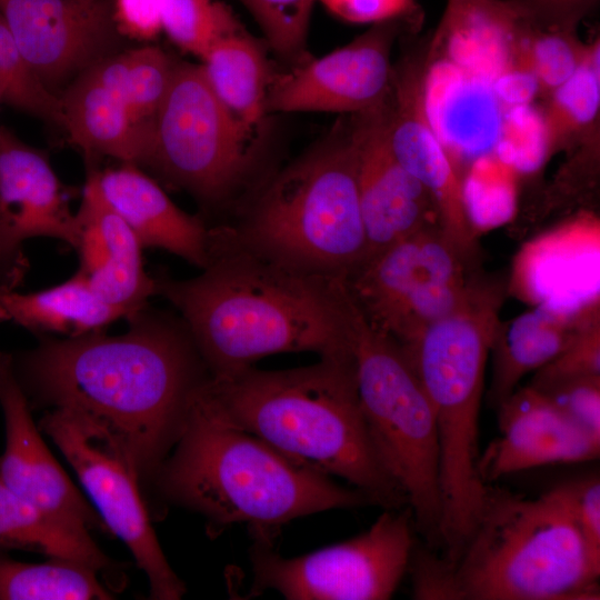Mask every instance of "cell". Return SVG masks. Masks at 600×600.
Returning a JSON list of instances; mask_svg holds the SVG:
<instances>
[{
  "mask_svg": "<svg viewBox=\"0 0 600 600\" xmlns=\"http://www.w3.org/2000/svg\"><path fill=\"white\" fill-rule=\"evenodd\" d=\"M121 334L44 339L13 366L29 402L82 410L127 442L141 482L152 481L211 374L178 316L144 307Z\"/></svg>",
  "mask_w": 600,
  "mask_h": 600,
  "instance_id": "6da1fadb",
  "label": "cell"
},
{
  "mask_svg": "<svg viewBox=\"0 0 600 600\" xmlns=\"http://www.w3.org/2000/svg\"><path fill=\"white\" fill-rule=\"evenodd\" d=\"M189 279L153 277L189 330L209 372L231 376L287 352L319 357L351 351L338 280L303 273L237 243L210 227L208 261Z\"/></svg>",
  "mask_w": 600,
  "mask_h": 600,
  "instance_id": "7a4b0ae2",
  "label": "cell"
},
{
  "mask_svg": "<svg viewBox=\"0 0 600 600\" xmlns=\"http://www.w3.org/2000/svg\"><path fill=\"white\" fill-rule=\"evenodd\" d=\"M198 400L229 426L251 433L290 459L348 481L383 509L408 507L383 467L358 398L352 351L284 370L252 367L210 376Z\"/></svg>",
  "mask_w": 600,
  "mask_h": 600,
  "instance_id": "3957f363",
  "label": "cell"
},
{
  "mask_svg": "<svg viewBox=\"0 0 600 600\" xmlns=\"http://www.w3.org/2000/svg\"><path fill=\"white\" fill-rule=\"evenodd\" d=\"M413 598L424 600L599 599L593 551L552 487L527 497L486 484L482 502L453 562L413 548Z\"/></svg>",
  "mask_w": 600,
  "mask_h": 600,
  "instance_id": "277c9868",
  "label": "cell"
},
{
  "mask_svg": "<svg viewBox=\"0 0 600 600\" xmlns=\"http://www.w3.org/2000/svg\"><path fill=\"white\" fill-rule=\"evenodd\" d=\"M196 390L180 436L152 481L166 500L202 514L211 532L243 523L253 540L273 543L277 530L299 517L373 506L362 491L227 424Z\"/></svg>",
  "mask_w": 600,
  "mask_h": 600,
  "instance_id": "5b68a950",
  "label": "cell"
},
{
  "mask_svg": "<svg viewBox=\"0 0 600 600\" xmlns=\"http://www.w3.org/2000/svg\"><path fill=\"white\" fill-rule=\"evenodd\" d=\"M222 226L279 264L348 279L368 257L352 119L262 183L236 223Z\"/></svg>",
  "mask_w": 600,
  "mask_h": 600,
  "instance_id": "8992f818",
  "label": "cell"
},
{
  "mask_svg": "<svg viewBox=\"0 0 600 600\" xmlns=\"http://www.w3.org/2000/svg\"><path fill=\"white\" fill-rule=\"evenodd\" d=\"M501 289L482 282L469 300L402 346L431 403L439 443L440 556L454 561L481 507L479 413L484 369L499 326Z\"/></svg>",
  "mask_w": 600,
  "mask_h": 600,
  "instance_id": "52a82bcc",
  "label": "cell"
},
{
  "mask_svg": "<svg viewBox=\"0 0 600 600\" xmlns=\"http://www.w3.org/2000/svg\"><path fill=\"white\" fill-rule=\"evenodd\" d=\"M339 303L373 447L407 497L416 532L426 547L440 550L439 443L431 403L402 346L369 322L344 282Z\"/></svg>",
  "mask_w": 600,
  "mask_h": 600,
  "instance_id": "ba28073f",
  "label": "cell"
},
{
  "mask_svg": "<svg viewBox=\"0 0 600 600\" xmlns=\"http://www.w3.org/2000/svg\"><path fill=\"white\" fill-rule=\"evenodd\" d=\"M249 136L216 96L201 66L176 63L153 118L147 164L201 203L223 204L253 169Z\"/></svg>",
  "mask_w": 600,
  "mask_h": 600,
  "instance_id": "9c48e42d",
  "label": "cell"
},
{
  "mask_svg": "<svg viewBox=\"0 0 600 600\" xmlns=\"http://www.w3.org/2000/svg\"><path fill=\"white\" fill-rule=\"evenodd\" d=\"M39 429L68 460L109 532L132 553L147 576L149 598L181 599L186 586L169 564L151 526L138 466L124 439L104 421L69 407L44 413Z\"/></svg>",
  "mask_w": 600,
  "mask_h": 600,
  "instance_id": "30bf717a",
  "label": "cell"
},
{
  "mask_svg": "<svg viewBox=\"0 0 600 600\" xmlns=\"http://www.w3.org/2000/svg\"><path fill=\"white\" fill-rule=\"evenodd\" d=\"M409 507L383 509L359 536L286 558L272 543L250 548V596L274 590L288 600H387L407 573L416 544Z\"/></svg>",
  "mask_w": 600,
  "mask_h": 600,
  "instance_id": "8fae6325",
  "label": "cell"
},
{
  "mask_svg": "<svg viewBox=\"0 0 600 600\" xmlns=\"http://www.w3.org/2000/svg\"><path fill=\"white\" fill-rule=\"evenodd\" d=\"M0 21L52 92L119 52L112 0H0Z\"/></svg>",
  "mask_w": 600,
  "mask_h": 600,
  "instance_id": "7c38bea8",
  "label": "cell"
},
{
  "mask_svg": "<svg viewBox=\"0 0 600 600\" xmlns=\"http://www.w3.org/2000/svg\"><path fill=\"white\" fill-rule=\"evenodd\" d=\"M400 21L372 24L348 44L301 62L270 82L267 112L361 113L382 104L391 90L392 47Z\"/></svg>",
  "mask_w": 600,
  "mask_h": 600,
  "instance_id": "4fadbf2b",
  "label": "cell"
},
{
  "mask_svg": "<svg viewBox=\"0 0 600 600\" xmlns=\"http://www.w3.org/2000/svg\"><path fill=\"white\" fill-rule=\"evenodd\" d=\"M40 237L77 249V214L48 158L0 127V286L19 284L27 268L22 246Z\"/></svg>",
  "mask_w": 600,
  "mask_h": 600,
  "instance_id": "5bb4252c",
  "label": "cell"
},
{
  "mask_svg": "<svg viewBox=\"0 0 600 600\" xmlns=\"http://www.w3.org/2000/svg\"><path fill=\"white\" fill-rule=\"evenodd\" d=\"M423 52L393 66L386 101L387 138L400 164L432 196L444 233L460 248L474 250L461 177L427 116L423 96Z\"/></svg>",
  "mask_w": 600,
  "mask_h": 600,
  "instance_id": "9a60e30c",
  "label": "cell"
},
{
  "mask_svg": "<svg viewBox=\"0 0 600 600\" xmlns=\"http://www.w3.org/2000/svg\"><path fill=\"white\" fill-rule=\"evenodd\" d=\"M386 101L374 109L351 114L367 260L428 226L440 224L432 196L400 164L390 149Z\"/></svg>",
  "mask_w": 600,
  "mask_h": 600,
  "instance_id": "2e32d148",
  "label": "cell"
},
{
  "mask_svg": "<svg viewBox=\"0 0 600 600\" xmlns=\"http://www.w3.org/2000/svg\"><path fill=\"white\" fill-rule=\"evenodd\" d=\"M0 407L6 432L0 479L21 497L74 527L110 533L97 510L51 454L32 419L13 357L3 351H0Z\"/></svg>",
  "mask_w": 600,
  "mask_h": 600,
  "instance_id": "e0dca14e",
  "label": "cell"
},
{
  "mask_svg": "<svg viewBox=\"0 0 600 600\" xmlns=\"http://www.w3.org/2000/svg\"><path fill=\"white\" fill-rule=\"evenodd\" d=\"M497 409L499 434L477 462L478 476L484 484L531 468L599 458L600 439L531 386L514 390Z\"/></svg>",
  "mask_w": 600,
  "mask_h": 600,
  "instance_id": "ac0fdd59",
  "label": "cell"
},
{
  "mask_svg": "<svg viewBox=\"0 0 600 600\" xmlns=\"http://www.w3.org/2000/svg\"><path fill=\"white\" fill-rule=\"evenodd\" d=\"M471 256L440 224H432L370 257L346 283L369 322L383 331L417 292L469 277L466 264Z\"/></svg>",
  "mask_w": 600,
  "mask_h": 600,
  "instance_id": "d6986e66",
  "label": "cell"
},
{
  "mask_svg": "<svg viewBox=\"0 0 600 600\" xmlns=\"http://www.w3.org/2000/svg\"><path fill=\"white\" fill-rule=\"evenodd\" d=\"M60 98L63 129L87 156H108L122 163L147 164L153 120L138 122L131 114L121 52L82 72Z\"/></svg>",
  "mask_w": 600,
  "mask_h": 600,
  "instance_id": "ffe728a7",
  "label": "cell"
},
{
  "mask_svg": "<svg viewBox=\"0 0 600 600\" xmlns=\"http://www.w3.org/2000/svg\"><path fill=\"white\" fill-rule=\"evenodd\" d=\"M526 22L511 0H447L426 54L492 89L508 69L527 60Z\"/></svg>",
  "mask_w": 600,
  "mask_h": 600,
  "instance_id": "44dd1931",
  "label": "cell"
},
{
  "mask_svg": "<svg viewBox=\"0 0 600 600\" xmlns=\"http://www.w3.org/2000/svg\"><path fill=\"white\" fill-rule=\"evenodd\" d=\"M110 207L131 228L143 248H158L203 268L208 261L210 227L181 210L139 166L93 170Z\"/></svg>",
  "mask_w": 600,
  "mask_h": 600,
  "instance_id": "7402d4cb",
  "label": "cell"
},
{
  "mask_svg": "<svg viewBox=\"0 0 600 600\" xmlns=\"http://www.w3.org/2000/svg\"><path fill=\"white\" fill-rule=\"evenodd\" d=\"M594 321V314L582 310L541 306L506 326L499 323L490 347L493 370L488 401L491 406L497 409L514 392L522 377L553 360Z\"/></svg>",
  "mask_w": 600,
  "mask_h": 600,
  "instance_id": "603a6c76",
  "label": "cell"
},
{
  "mask_svg": "<svg viewBox=\"0 0 600 600\" xmlns=\"http://www.w3.org/2000/svg\"><path fill=\"white\" fill-rule=\"evenodd\" d=\"M78 217L99 232L106 249V262L86 276L94 293L106 303L133 316L154 296V280L142 263L143 249L126 221L103 198L93 171L82 191Z\"/></svg>",
  "mask_w": 600,
  "mask_h": 600,
  "instance_id": "cb8c5ba5",
  "label": "cell"
},
{
  "mask_svg": "<svg viewBox=\"0 0 600 600\" xmlns=\"http://www.w3.org/2000/svg\"><path fill=\"white\" fill-rule=\"evenodd\" d=\"M127 314L102 301L78 270L60 284L30 293L0 286V322L67 338L102 331Z\"/></svg>",
  "mask_w": 600,
  "mask_h": 600,
  "instance_id": "d4e9b609",
  "label": "cell"
},
{
  "mask_svg": "<svg viewBox=\"0 0 600 600\" xmlns=\"http://www.w3.org/2000/svg\"><path fill=\"white\" fill-rule=\"evenodd\" d=\"M201 59L203 74L216 96L251 133L267 113L271 82L261 47L238 29L219 38Z\"/></svg>",
  "mask_w": 600,
  "mask_h": 600,
  "instance_id": "484cf974",
  "label": "cell"
},
{
  "mask_svg": "<svg viewBox=\"0 0 600 600\" xmlns=\"http://www.w3.org/2000/svg\"><path fill=\"white\" fill-rule=\"evenodd\" d=\"M0 547L70 558L98 572L112 562L96 544L90 531L74 527L39 508L0 479Z\"/></svg>",
  "mask_w": 600,
  "mask_h": 600,
  "instance_id": "4316f807",
  "label": "cell"
},
{
  "mask_svg": "<svg viewBox=\"0 0 600 600\" xmlns=\"http://www.w3.org/2000/svg\"><path fill=\"white\" fill-rule=\"evenodd\" d=\"M543 121L547 160L568 151L600 123V40L588 44L579 69L538 106Z\"/></svg>",
  "mask_w": 600,
  "mask_h": 600,
  "instance_id": "83f0119b",
  "label": "cell"
},
{
  "mask_svg": "<svg viewBox=\"0 0 600 600\" xmlns=\"http://www.w3.org/2000/svg\"><path fill=\"white\" fill-rule=\"evenodd\" d=\"M91 566L49 557L41 563L0 554V600H109L110 592Z\"/></svg>",
  "mask_w": 600,
  "mask_h": 600,
  "instance_id": "f1b7e54d",
  "label": "cell"
},
{
  "mask_svg": "<svg viewBox=\"0 0 600 600\" xmlns=\"http://www.w3.org/2000/svg\"><path fill=\"white\" fill-rule=\"evenodd\" d=\"M589 42L573 27H542L528 18L526 47L538 80L540 102L564 83L583 62Z\"/></svg>",
  "mask_w": 600,
  "mask_h": 600,
  "instance_id": "f546056e",
  "label": "cell"
},
{
  "mask_svg": "<svg viewBox=\"0 0 600 600\" xmlns=\"http://www.w3.org/2000/svg\"><path fill=\"white\" fill-rule=\"evenodd\" d=\"M160 14L169 38L200 58L219 38L240 29L229 10L212 0H160Z\"/></svg>",
  "mask_w": 600,
  "mask_h": 600,
  "instance_id": "4dcf8cb0",
  "label": "cell"
},
{
  "mask_svg": "<svg viewBox=\"0 0 600 600\" xmlns=\"http://www.w3.org/2000/svg\"><path fill=\"white\" fill-rule=\"evenodd\" d=\"M0 94L2 101L63 129L60 96L34 74L0 21Z\"/></svg>",
  "mask_w": 600,
  "mask_h": 600,
  "instance_id": "1f68e13d",
  "label": "cell"
},
{
  "mask_svg": "<svg viewBox=\"0 0 600 600\" xmlns=\"http://www.w3.org/2000/svg\"><path fill=\"white\" fill-rule=\"evenodd\" d=\"M124 87L132 117L151 122L167 93L176 63L156 46L122 51Z\"/></svg>",
  "mask_w": 600,
  "mask_h": 600,
  "instance_id": "d6a6232c",
  "label": "cell"
},
{
  "mask_svg": "<svg viewBox=\"0 0 600 600\" xmlns=\"http://www.w3.org/2000/svg\"><path fill=\"white\" fill-rule=\"evenodd\" d=\"M238 1L251 13L274 51L286 58H301L314 0Z\"/></svg>",
  "mask_w": 600,
  "mask_h": 600,
  "instance_id": "836d02e7",
  "label": "cell"
},
{
  "mask_svg": "<svg viewBox=\"0 0 600 600\" xmlns=\"http://www.w3.org/2000/svg\"><path fill=\"white\" fill-rule=\"evenodd\" d=\"M516 171H532L547 161L542 116L537 104L504 111L492 150Z\"/></svg>",
  "mask_w": 600,
  "mask_h": 600,
  "instance_id": "e575fe53",
  "label": "cell"
},
{
  "mask_svg": "<svg viewBox=\"0 0 600 600\" xmlns=\"http://www.w3.org/2000/svg\"><path fill=\"white\" fill-rule=\"evenodd\" d=\"M596 376H600L598 321L588 326L559 356L537 370L530 386L541 389L560 381Z\"/></svg>",
  "mask_w": 600,
  "mask_h": 600,
  "instance_id": "d590c367",
  "label": "cell"
},
{
  "mask_svg": "<svg viewBox=\"0 0 600 600\" xmlns=\"http://www.w3.org/2000/svg\"><path fill=\"white\" fill-rule=\"evenodd\" d=\"M537 390L573 422L600 439V376L560 381Z\"/></svg>",
  "mask_w": 600,
  "mask_h": 600,
  "instance_id": "8d00e7d4",
  "label": "cell"
},
{
  "mask_svg": "<svg viewBox=\"0 0 600 600\" xmlns=\"http://www.w3.org/2000/svg\"><path fill=\"white\" fill-rule=\"evenodd\" d=\"M339 19L356 23L400 21L417 32L423 22V11L417 0H318Z\"/></svg>",
  "mask_w": 600,
  "mask_h": 600,
  "instance_id": "74e56055",
  "label": "cell"
},
{
  "mask_svg": "<svg viewBox=\"0 0 600 600\" xmlns=\"http://www.w3.org/2000/svg\"><path fill=\"white\" fill-rule=\"evenodd\" d=\"M591 549L600 553V479L590 474L553 487Z\"/></svg>",
  "mask_w": 600,
  "mask_h": 600,
  "instance_id": "f35d334b",
  "label": "cell"
},
{
  "mask_svg": "<svg viewBox=\"0 0 600 600\" xmlns=\"http://www.w3.org/2000/svg\"><path fill=\"white\" fill-rule=\"evenodd\" d=\"M529 19L542 27H573L594 11L599 0H511Z\"/></svg>",
  "mask_w": 600,
  "mask_h": 600,
  "instance_id": "ab89813d",
  "label": "cell"
},
{
  "mask_svg": "<svg viewBox=\"0 0 600 600\" xmlns=\"http://www.w3.org/2000/svg\"><path fill=\"white\" fill-rule=\"evenodd\" d=\"M114 18L123 36L154 38L161 30L160 0H112Z\"/></svg>",
  "mask_w": 600,
  "mask_h": 600,
  "instance_id": "60d3db41",
  "label": "cell"
},
{
  "mask_svg": "<svg viewBox=\"0 0 600 600\" xmlns=\"http://www.w3.org/2000/svg\"><path fill=\"white\" fill-rule=\"evenodd\" d=\"M2 102V98H1V94H0V103Z\"/></svg>",
  "mask_w": 600,
  "mask_h": 600,
  "instance_id": "b9f144b4",
  "label": "cell"
}]
</instances>
